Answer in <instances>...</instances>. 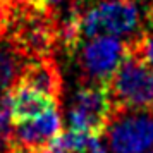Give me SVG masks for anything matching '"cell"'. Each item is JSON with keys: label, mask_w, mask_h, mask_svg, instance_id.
I'll list each match as a JSON object with an SVG mask.
<instances>
[{"label": "cell", "mask_w": 153, "mask_h": 153, "mask_svg": "<svg viewBox=\"0 0 153 153\" xmlns=\"http://www.w3.org/2000/svg\"><path fill=\"white\" fill-rule=\"evenodd\" d=\"M108 86L117 107H153V69L131 57L129 52Z\"/></svg>", "instance_id": "cell-5"}, {"label": "cell", "mask_w": 153, "mask_h": 153, "mask_svg": "<svg viewBox=\"0 0 153 153\" xmlns=\"http://www.w3.org/2000/svg\"><path fill=\"white\" fill-rule=\"evenodd\" d=\"M62 131V120L55 108L24 122L14 124L12 136L5 145L7 153H35L50 145Z\"/></svg>", "instance_id": "cell-6"}, {"label": "cell", "mask_w": 153, "mask_h": 153, "mask_svg": "<svg viewBox=\"0 0 153 153\" xmlns=\"http://www.w3.org/2000/svg\"><path fill=\"white\" fill-rule=\"evenodd\" d=\"M115 110L117 105L108 84H86L77 90L71 105V129L102 136L107 131Z\"/></svg>", "instance_id": "cell-3"}, {"label": "cell", "mask_w": 153, "mask_h": 153, "mask_svg": "<svg viewBox=\"0 0 153 153\" xmlns=\"http://www.w3.org/2000/svg\"><path fill=\"white\" fill-rule=\"evenodd\" d=\"M107 129L110 153H150L153 150V107H117Z\"/></svg>", "instance_id": "cell-1"}, {"label": "cell", "mask_w": 153, "mask_h": 153, "mask_svg": "<svg viewBox=\"0 0 153 153\" xmlns=\"http://www.w3.org/2000/svg\"><path fill=\"white\" fill-rule=\"evenodd\" d=\"M57 2H60V0H48V4H57Z\"/></svg>", "instance_id": "cell-12"}, {"label": "cell", "mask_w": 153, "mask_h": 153, "mask_svg": "<svg viewBox=\"0 0 153 153\" xmlns=\"http://www.w3.org/2000/svg\"><path fill=\"white\" fill-rule=\"evenodd\" d=\"M141 14L136 2L115 0L100 2L98 5L81 10V35L86 38L97 36H126L139 28Z\"/></svg>", "instance_id": "cell-2"}, {"label": "cell", "mask_w": 153, "mask_h": 153, "mask_svg": "<svg viewBox=\"0 0 153 153\" xmlns=\"http://www.w3.org/2000/svg\"><path fill=\"white\" fill-rule=\"evenodd\" d=\"M127 52L146 67L153 69V9H150L146 14L145 26L127 43Z\"/></svg>", "instance_id": "cell-10"}, {"label": "cell", "mask_w": 153, "mask_h": 153, "mask_svg": "<svg viewBox=\"0 0 153 153\" xmlns=\"http://www.w3.org/2000/svg\"><path fill=\"white\" fill-rule=\"evenodd\" d=\"M28 65L26 53L14 40H7L0 33V97L19 83Z\"/></svg>", "instance_id": "cell-9"}, {"label": "cell", "mask_w": 153, "mask_h": 153, "mask_svg": "<svg viewBox=\"0 0 153 153\" xmlns=\"http://www.w3.org/2000/svg\"><path fill=\"white\" fill-rule=\"evenodd\" d=\"M9 95H10V108H12L14 124L38 117L45 112H48L50 108H55L59 103L21 81L9 91Z\"/></svg>", "instance_id": "cell-7"}, {"label": "cell", "mask_w": 153, "mask_h": 153, "mask_svg": "<svg viewBox=\"0 0 153 153\" xmlns=\"http://www.w3.org/2000/svg\"><path fill=\"white\" fill-rule=\"evenodd\" d=\"M126 57L127 42L115 36H97L81 47L77 60L88 84H110Z\"/></svg>", "instance_id": "cell-4"}, {"label": "cell", "mask_w": 153, "mask_h": 153, "mask_svg": "<svg viewBox=\"0 0 153 153\" xmlns=\"http://www.w3.org/2000/svg\"><path fill=\"white\" fill-rule=\"evenodd\" d=\"M19 81L38 90L40 93L50 97L55 102H59L60 98V91H62L60 72H59L57 64L48 57H42V59L28 62Z\"/></svg>", "instance_id": "cell-8"}, {"label": "cell", "mask_w": 153, "mask_h": 153, "mask_svg": "<svg viewBox=\"0 0 153 153\" xmlns=\"http://www.w3.org/2000/svg\"><path fill=\"white\" fill-rule=\"evenodd\" d=\"M14 4H19L26 10H31V12H40V14H47L48 10V0H12Z\"/></svg>", "instance_id": "cell-11"}, {"label": "cell", "mask_w": 153, "mask_h": 153, "mask_svg": "<svg viewBox=\"0 0 153 153\" xmlns=\"http://www.w3.org/2000/svg\"><path fill=\"white\" fill-rule=\"evenodd\" d=\"M103 2H115V0H103Z\"/></svg>", "instance_id": "cell-13"}]
</instances>
